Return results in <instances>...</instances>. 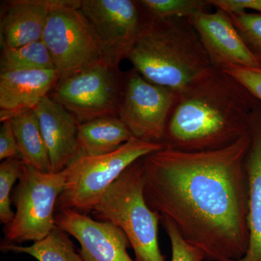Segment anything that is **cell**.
I'll list each match as a JSON object with an SVG mask.
<instances>
[{"instance_id":"6da1fadb","label":"cell","mask_w":261,"mask_h":261,"mask_svg":"<svg viewBox=\"0 0 261 261\" xmlns=\"http://www.w3.org/2000/svg\"><path fill=\"white\" fill-rule=\"evenodd\" d=\"M250 133L217 150L164 148L143 158L149 207L172 221L205 260L242 258L249 245V180L245 161Z\"/></svg>"},{"instance_id":"7a4b0ae2","label":"cell","mask_w":261,"mask_h":261,"mask_svg":"<svg viewBox=\"0 0 261 261\" xmlns=\"http://www.w3.org/2000/svg\"><path fill=\"white\" fill-rule=\"evenodd\" d=\"M260 103L236 79L214 68L178 93L163 144L181 152L225 148L250 133V117Z\"/></svg>"},{"instance_id":"3957f363","label":"cell","mask_w":261,"mask_h":261,"mask_svg":"<svg viewBox=\"0 0 261 261\" xmlns=\"http://www.w3.org/2000/svg\"><path fill=\"white\" fill-rule=\"evenodd\" d=\"M126 59L146 80L177 93L215 68L198 34L185 18L145 15Z\"/></svg>"},{"instance_id":"277c9868","label":"cell","mask_w":261,"mask_h":261,"mask_svg":"<svg viewBox=\"0 0 261 261\" xmlns=\"http://www.w3.org/2000/svg\"><path fill=\"white\" fill-rule=\"evenodd\" d=\"M142 159L122 173L92 212L97 220L121 228L133 248L136 261H165L158 238L161 216L145 200Z\"/></svg>"},{"instance_id":"5b68a950","label":"cell","mask_w":261,"mask_h":261,"mask_svg":"<svg viewBox=\"0 0 261 261\" xmlns=\"http://www.w3.org/2000/svg\"><path fill=\"white\" fill-rule=\"evenodd\" d=\"M164 148L163 144L145 142L133 137L111 153L79 156L64 170L65 186L56 208L80 213L92 211L130 165Z\"/></svg>"},{"instance_id":"8992f818","label":"cell","mask_w":261,"mask_h":261,"mask_svg":"<svg viewBox=\"0 0 261 261\" xmlns=\"http://www.w3.org/2000/svg\"><path fill=\"white\" fill-rule=\"evenodd\" d=\"M64 171L44 173L23 163L12 201L14 218L5 226L10 243L35 242L45 238L57 227V202L65 186Z\"/></svg>"},{"instance_id":"52a82bcc","label":"cell","mask_w":261,"mask_h":261,"mask_svg":"<svg viewBox=\"0 0 261 261\" xmlns=\"http://www.w3.org/2000/svg\"><path fill=\"white\" fill-rule=\"evenodd\" d=\"M80 6L78 0H63L49 14L43 34L61 80L105 62L97 36Z\"/></svg>"},{"instance_id":"ba28073f","label":"cell","mask_w":261,"mask_h":261,"mask_svg":"<svg viewBox=\"0 0 261 261\" xmlns=\"http://www.w3.org/2000/svg\"><path fill=\"white\" fill-rule=\"evenodd\" d=\"M123 75L106 62L59 81L51 97L75 116L79 123L118 116Z\"/></svg>"},{"instance_id":"9c48e42d","label":"cell","mask_w":261,"mask_h":261,"mask_svg":"<svg viewBox=\"0 0 261 261\" xmlns=\"http://www.w3.org/2000/svg\"><path fill=\"white\" fill-rule=\"evenodd\" d=\"M178 96L171 89L149 82L133 68L123 75L118 117L134 137L163 144Z\"/></svg>"},{"instance_id":"30bf717a","label":"cell","mask_w":261,"mask_h":261,"mask_svg":"<svg viewBox=\"0 0 261 261\" xmlns=\"http://www.w3.org/2000/svg\"><path fill=\"white\" fill-rule=\"evenodd\" d=\"M81 10L94 29L105 62L118 68L140 33L145 15L133 0H83Z\"/></svg>"},{"instance_id":"8fae6325","label":"cell","mask_w":261,"mask_h":261,"mask_svg":"<svg viewBox=\"0 0 261 261\" xmlns=\"http://www.w3.org/2000/svg\"><path fill=\"white\" fill-rule=\"evenodd\" d=\"M56 224L80 243L84 261H134L127 252L130 245L126 234L111 223L65 208L58 210Z\"/></svg>"},{"instance_id":"7c38bea8","label":"cell","mask_w":261,"mask_h":261,"mask_svg":"<svg viewBox=\"0 0 261 261\" xmlns=\"http://www.w3.org/2000/svg\"><path fill=\"white\" fill-rule=\"evenodd\" d=\"M200 38L214 67L224 70L230 66L260 68L249 50L230 15L219 8L202 11L187 19Z\"/></svg>"},{"instance_id":"4fadbf2b","label":"cell","mask_w":261,"mask_h":261,"mask_svg":"<svg viewBox=\"0 0 261 261\" xmlns=\"http://www.w3.org/2000/svg\"><path fill=\"white\" fill-rule=\"evenodd\" d=\"M60 80L56 68L0 73V121L34 110Z\"/></svg>"},{"instance_id":"5bb4252c","label":"cell","mask_w":261,"mask_h":261,"mask_svg":"<svg viewBox=\"0 0 261 261\" xmlns=\"http://www.w3.org/2000/svg\"><path fill=\"white\" fill-rule=\"evenodd\" d=\"M49 154L51 173H60L79 156V122L49 95L34 109Z\"/></svg>"},{"instance_id":"9a60e30c","label":"cell","mask_w":261,"mask_h":261,"mask_svg":"<svg viewBox=\"0 0 261 261\" xmlns=\"http://www.w3.org/2000/svg\"><path fill=\"white\" fill-rule=\"evenodd\" d=\"M63 0L4 2L0 21L3 49H15L42 40L47 19Z\"/></svg>"},{"instance_id":"2e32d148","label":"cell","mask_w":261,"mask_h":261,"mask_svg":"<svg viewBox=\"0 0 261 261\" xmlns=\"http://www.w3.org/2000/svg\"><path fill=\"white\" fill-rule=\"evenodd\" d=\"M250 135L245 161L249 180L248 248L242 258L228 261H261V103L250 117Z\"/></svg>"},{"instance_id":"e0dca14e","label":"cell","mask_w":261,"mask_h":261,"mask_svg":"<svg viewBox=\"0 0 261 261\" xmlns=\"http://www.w3.org/2000/svg\"><path fill=\"white\" fill-rule=\"evenodd\" d=\"M132 137L129 129L118 116L103 117L79 123V156L111 153Z\"/></svg>"},{"instance_id":"ac0fdd59","label":"cell","mask_w":261,"mask_h":261,"mask_svg":"<svg viewBox=\"0 0 261 261\" xmlns=\"http://www.w3.org/2000/svg\"><path fill=\"white\" fill-rule=\"evenodd\" d=\"M12 121L23 163L42 172L51 173L47 146L34 110L18 115Z\"/></svg>"},{"instance_id":"d6986e66","label":"cell","mask_w":261,"mask_h":261,"mask_svg":"<svg viewBox=\"0 0 261 261\" xmlns=\"http://www.w3.org/2000/svg\"><path fill=\"white\" fill-rule=\"evenodd\" d=\"M68 233L59 227L53 229L45 238L30 246H20L12 243L2 244L1 250L24 253L38 261H84L75 250Z\"/></svg>"},{"instance_id":"ffe728a7","label":"cell","mask_w":261,"mask_h":261,"mask_svg":"<svg viewBox=\"0 0 261 261\" xmlns=\"http://www.w3.org/2000/svg\"><path fill=\"white\" fill-rule=\"evenodd\" d=\"M0 61V73L56 68L50 53L42 40L15 49H3Z\"/></svg>"},{"instance_id":"44dd1931","label":"cell","mask_w":261,"mask_h":261,"mask_svg":"<svg viewBox=\"0 0 261 261\" xmlns=\"http://www.w3.org/2000/svg\"><path fill=\"white\" fill-rule=\"evenodd\" d=\"M146 16L152 19H189L211 7L208 0H140Z\"/></svg>"},{"instance_id":"7402d4cb","label":"cell","mask_w":261,"mask_h":261,"mask_svg":"<svg viewBox=\"0 0 261 261\" xmlns=\"http://www.w3.org/2000/svg\"><path fill=\"white\" fill-rule=\"evenodd\" d=\"M23 162L20 157L5 160L0 165V221L5 226L14 218L11 209L13 186L21 175Z\"/></svg>"},{"instance_id":"603a6c76","label":"cell","mask_w":261,"mask_h":261,"mask_svg":"<svg viewBox=\"0 0 261 261\" xmlns=\"http://www.w3.org/2000/svg\"><path fill=\"white\" fill-rule=\"evenodd\" d=\"M229 15L249 50L261 66V15L246 11Z\"/></svg>"},{"instance_id":"cb8c5ba5","label":"cell","mask_w":261,"mask_h":261,"mask_svg":"<svg viewBox=\"0 0 261 261\" xmlns=\"http://www.w3.org/2000/svg\"><path fill=\"white\" fill-rule=\"evenodd\" d=\"M161 224L170 239L172 250L171 261H204L205 257L200 249L187 243L172 221L161 216Z\"/></svg>"},{"instance_id":"d4e9b609","label":"cell","mask_w":261,"mask_h":261,"mask_svg":"<svg viewBox=\"0 0 261 261\" xmlns=\"http://www.w3.org/2000/svg\"><path fill=\"white\" fill-rule=\"evenodd\" d=\"M224 70L243 84L261 102V67L244 68L230 66L225 68Z\"/></svg>"},{"instance_id":"484cf974","label":"cell","mask_w":261,"mask_h":261,"mask_svg":"<svg viewBox=\"0 0 261 261\" xmlns=\"http://www.w3.org/2000/svg\"><path fill=\"white\" fill-rule=\"evenodd\" d=\"M20 157L12 119L2 122L0 128V160Z\"/></svg>"},{"instance_id":"4316f807","label":"cell","mask_w":261,"mask_h":261,"mask_svg":"<svg viewBox=\"0 0 261 261\" xmlns=\"http://www.w3.org/2000/svg\"><path fill=\"white\" fill-rule=\"evenodd\" d=\"M208 1L211 7L223 10L228 14L251 10L261 15V0H208Z\"/></svg>"}]
</instances>
